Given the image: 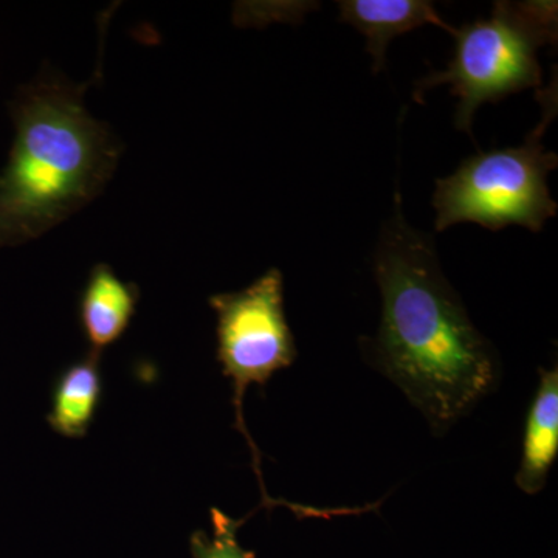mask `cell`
Returning a JSON list of instances; mask_svg holds the SVG:
<instances>
[{
    "mask_svg": "<svg viewBox=\"0 0 558 558\" xmlns=\"http://www.w3.org/2000/svg\"><path fill=\"white\" fill-rule=\"evenodd\" d=\"M140 299L134 282L123 281L108 264L92 269L80 300V322L90 351L101 354L130 328Z\"/></svg>",
    "mask_w": 558,
    "mask_h": 558,
    "instance_id": "7",
    "label": "cell"
},
{
    "mask_svg": "<svg viewBox=\"0 0 558 558\" xmlns=\"http://www.w3.org/2000/svg\"><path fill=\"white\" fill-rule=\"evenodd\" d=\"M542 105L543 119L523 145L476 154L449 178L436 182V231L475 222L492 231L521 226L538 233L557 215L548 175L556 170L558 157L543 148L542 142L556 117V95L548 94V100L542 97Z\"/></svg>",
    "mask_w": 558,
    "mask_h": 558,
    "instance_id": "4",
    "label": "cell"
},
{
    "mask_svg": "<svg viewBox=\"0 0 558 558\" xmlns=\"http://www.w3.org/2000/svg\"><path fill=\"white\" fill-rule=\"evenodd\" d=\"M453 60L417 81L421 89L449 84L458 98L454 126L472 135L484 102L542 86L538 49L557 39V3L495 2L492 16L457 28Z\"/></svg>",
    "mask_w": 558,
    "mask_h": 558,
    "instance_id": "3",
    "label": "cell"
},
{
    "mask_svg": "<svg viewBox=\"0 0 558 558\" xmlns=\"http://www.w3.org/2000/svg\"><path fill=\"white\" fill-rule=\"evenodd\" d=\"M213 537L207 532L197 531L191 535L190 548L193 558H255L238 542V529L242 521L233 520L222 510L211 509Z\"/></svg>",
    "mask_w": 558,
    "mask_h": 558,
    "instance_id": "10",
    "label": "cell"
},
{
    "mask_svg": "<svg viewBox=\"0 0 558 558\" xmlns=\"http://www.w3.org/2000/svg\"><path fill=\"white\" fill-rule=\"evenodd\" d=\"M539 384L529 407L524 427L523 458L517 486L537 495L546 486L558 454V368H539Z\"/></svg>",
    "mask_w": 558,
    "mask_h": 558,
    "instance_id": "8",
    "label": "cell"
},
{
    "mask_svg": "<svg viewBox=\"0 0 558 558\" xmlns=\"http://www.w3.org/2000/svg\"><path fill=\"white\" fill-rule=\"evenodd\" d=\"M340 20L354 25L366 39V50L380 72L387 60L388 44L400 35L424 25H436L454 35L457 28L439 16L435 3L427 0H341Z\"/></svg>",
    "mask_w": 558,
    "mask_h": 558,
    "instance_id": "6",
    "label": "cell"
},
{
    "mask_svg": "<svg viewBox=\"0 0 558 558\" xmlns=\"http://www.w3.org/2000/svg\"><path fill=\"white\" fill-rule=\"evenodd\" d=\"M209 306L218 317V360L223 376L233 381L236 427L253 451L264 502L275 505L264 488L259 451L245 425L242 405L250 385L266 387L274 374L292 366L299 355L295 337L286 318L281 270L266 271L240 292L213 295Z\"/></svg>",
    "mask_w": 558,
    "mask_h": 558,
    "instance_id": "5",
    "label": "cell"
},
{
    "mask_svg": "<svg viewBox=\"0 0 558 558\" xmlns=\"http://www.w3.org/2000/svg\"><path fill=\"white\" fill-rule=\"evenodd\" d=\"M14 123L0 174V247L38 240L97 199L123 149L108 124L90 116L84 87L57 76L22 92Z\"/></svg>",
    "mask_w": 558,
    "mask_h": 558,
    "instance_id": "2",
    "label": "cell"
},
{
    "mask_svg": "<svg viewBox=\"0 0 558 558\" xmlns=\"http://www.w3.org/2000/svg\"><path fill=\"white\" fill-rule=\"evenodd\" d=\"M374 271L381 322L371 357L442 435L497 387L498 355L440 269L435 238L407 222L399 191Z\"/></svg>",
    "mask_w": 558,
    "mask_h": 558,
    "instance_id": "1",
    "label": "cell"
},
{
    "mask_svg": "<svg viewBox=\"0 0 558 558\" xmlns=\"http://www.w3.org/2000/svg\"><path fill=\"white\" fill-rule=\"evenodd\" d=\"M100 355L87 352L62 371L54 384L47 421L51 429L64 438H84L94 422L102 396Z\"/></svg>",
    "mask_w": 558,
    "mask_h": 558,
    "instance_id": "9",
    "label": "cell"
}]
</instances>
